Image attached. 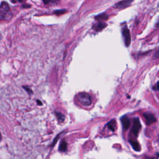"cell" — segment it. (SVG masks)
I'll return each instance as SVG.
<instances>
[{
	"instance_id": "1",
	"label": "cell",
	"mask_w": 159,
	"mask_h": 159,
	"mask_svg": "<svg viewBox=\"0 0 159 159\" xmlns=\"http://www.w3.org/2000/svg\"><path fill=\"white\" fill-rule=\"evenodd\" d=\"M78 99L80 103L85 106H90L92 103L91 96L87 93H80L78 96Z\"/></svg>"
},
{
	"instance_id": "2",
	"label": "cell",
	"mask_w": 159,
	"mask_h": 159,
	"mask_svg": "<svg viewBox=\"0 0 159 159\" xmlns=\"http://www.w3.org/2000/svg\"><path fill=\"white\" fill-rule=\"evenodd\" d=\"M141 122L139 119L138 117H135L134 119V124H133V126L132 128V130H131V132L132 134L135 136V137H137L139 131H140L141 129Z\"/></svg>"
},
{
	"instance_id": "3",
	"label": "cell",
	"mask_w": 159,
	"mask_h": 159,
	"mask_svg": "<svg viewBox=\"0 0 159 159\" xmlns=\"http://www.w3.org/2000/svg\"><path fill=\"white\" fill-rule=\"evenodd\" d=\"M122 33H123V35L124 39L125 45L126 47H129L131 44V37L130 31L126 26L123 27V30H122Z\"/></svg>"
},
{
	"instance_id": "4",
	"label": "cell",
	"mask_w": 159,
	"mask_h": 159,
	"mask_svg": "<svg viewBox=\"0 0 159 159\" xmlns=\"http://www.w3.org/2000/svg\"><path fill=\"white\" fill-rule=\"evenodd\" d=\"M144 117L145 118L146 123V124L147 126H150V125L152 124L153 123H154L157 121L156 117L151 113L147 112V113H144Z\"/></svg>"
},
{
	"instance_id": "5",
	"label": "cell",
	"mask_w": 159,
	"mask_h": 159,
	"mask_svg": "<svg viewBox=\"0 0 159 159\" xmlns=\"http://www.w3.org/2000/svg\"><path fill=\"white\" fill-rule=\"evenodd\" d=\"M121 121L122 123L123 129L125 131L128 130L129 128L131 125V121L129 119V117L127 116H124L121 118Z\"/></svg>"
},
{
	"instance_id": "6",
	"label": "cell",
	"mask_w": 159,
	"mask_h": 159,
	"mask_svg": "<svg viewBox=\"0 0 159 159\" xmlns=\"http://www.w3.org/2000/svg\"><path fill=\"white\" fill-rule=\"evenodd\" d=\"M134 0H123V1L118 3L116 5V7L117 8H124L129 6Z\"/></svg>"
},
{
	"instance_id": "7",
	"label": "cell",
	"mask_w": 159,
	"mask_h": 159,
	"mask_svg": "<svg viewBox=\"0 0 159 159\" xmlns=\"http://www.w3.org/2000/svg\"><path fill=\"white\" fill-rule=\"evenodd\" d=\"M9 6L8 5V4L6 2H3L2 3V6H1V11H2V17L6 14L9 11Z\"/></svg>"
},
{
	"instance_id": "8",
	"label": "cell",
	"mask_w": 159,
	"mask_h": 159,
	"mask_svg": "<svg viewBox=\"0 0 159 159\" xmlns=\"http://www.w3.org/2000/svg\"><path fill=\"white\" fill-rule=\"evenodd\" d=\"M129 142L131 145V146L132 147L133 149L135 151H137V152H139L141 150V146L140 144H139V143L135 141H132V140H130L129 141Z\"/></svg>"
},
{
	"instance_id": "9",
	"label": "cell",
	"mask_w": 159,
	"mask_h": 159,
	"mask_svg": "<svg viewBox=\"0 0 159 159\" xmlns=\"http://www.w3.org/2000/svg\"><path fill=\"white\" fill-rule=\"evenodd\" d=\"M107 126L108 127V129L109 130H111V131L114 132L116 129V121L114 119H113L109 123H108Z\"/></svg>"
},
{
	"instance_id": "10",
	"label": "cell",
	"mask_w": 159,
	"mask_h": 159,
	"mask_svg": "<svg viewBox=\"0 0 159 159\" xmlns=\"http://www.w3.org/2000/svg\"><path fill=\"white\" fill-rule=\"evenodd\" d=\"M67 149V144L65 141H63L59 146V150L61 152H65Z\"/></svg>"
},
{
	"instance_id": "11",
	"label": "cell",
	"mask_w": 159,
	"mask_h": 159,
	"mask_svg": "<svg viewBox=\"0 0 159 159\" xmlns=\"http://www.w3.org/2000/svg\"><path fill=\"white\" fill-rule=\"evenodd\" d=\"M106 26V24H105V23H104L100 22V23H99L96 25V26L95 27V29H96V31H102L103 29H104Z\"/></svg>"
},
{
	"instance_id": "12",
	"label": "cell",
	"mask_w": 159,
	"mask_h": 159,
	"mask_svg": "<svg viewBox=\"0 0 159 159\" xmlns=\"http://www.w3.org/2000/svg\"><path fill=\"white\" fill-rule=\"evenodd\" d=\"M56 116H57V117L58 119V120L59 122H63L64 121L65 119V116L61 113H58V112H56Z\"/></svg>"
},
{
	"instance_id": "13",
	"label": "cell",
	"mask_w": 159,
	"mask_h": 159,
	"mask_svg": "<svg viewBox=\"0 0 159 159\" xmlns=\"http://www.w3.org/2000/svg\"><path fill=\"white\" fill-rule=\"evenodd\" d=\"M108 19V16L106 14H102L96 17V19L98 21H101V20H106Z\"/></svg>"
},
{
	"instance_id": "14",
	"label": "cell",
	"mask_w": 159,
	"mask_h": 159,
	"mask_svg": "<svg viewBox=\"0 0 159 159\" xmlns=\"http://www.w3.org/2000/svg\"><path fill=\"white\" fill-rule=\"evenodd\" d=\"M152 88L154 91H159V82H158L157 84L154 87H153Z\"/></svg>"
},
{
	"instance_id": "15",
	"label": "cell",
	"mask_w": 159,
	"mask_h": 159,
	"mask_svg": "<svg viewBox=\"0 0 159 159\" xmlns=\"http://www.w3.org/2000/svg\"><path fill=\"white\" fill-rule=\"evenodd\" d=\"M23 88H24L28 93H32V91H31V90L30 88H28V87H24Z\"/></svg>"
},
{
	"instance_id": "16",
	"label": "cell",
	"mask_w": 159,
	"mask_h": 159,
	"mask_svg": "<svg viewBox=\"0 0 159 159\" xmlns=\"http://www.w3.org/2000/svg\"><path fill=\"white\" fill-rule=\"evenodd\" d=\"M52 1H53V0H43V2H44V3L45 4H48V3H49L50 2H52Z\"/></svg>"
},
{
	"instance_id": "17",
	"label": "cell",
	"mask_w": 159,
	"mask_h": 159,
	"mask_svg": "<svg viewBox=\"0 0 159 159\" xmlns=\"http://www.w3.org/2000/svg\"><path fill=\"white\" fill-rule=\"evenodd\" d=\"M154 57H155V58H159V49H158V50L155 53Z\"/></svg>"
},
{
	"instance_id": "18",
	"label": "cell",
	"mask_w": 159,
	"mask_h": 159,
	"mask_svg": "<svg viewBox=\"0 0 159 159\" xmlns=\"http://www.w3.org/2000/svg\"><path fill=\"white\" fill-rule=\"evenodd\" d=\"M155 27H156L157 28H159V19L157 20V23H155Z\"/></svg>"
},
{
	"instance_id": "19",
	"label": "cell",
	"mask_w": 159,
	"mask_h": 159,
	"mask_svg": "<svg viewBox=\"0 0 159 159\" xmlns=\"http://www.w3.org/2000/svg\"><path fill=\"white\" fill-rule=\"evenodd\" d=\"M37 103H38V105H43L41 101H39V100H37Z\"/></svg>"
},
{
	"instance_id": "20",
	"label": "cell",
	"mask_w": 159,
	"mask_h": 159,
	"mask_svg": "<svg viewBox=\"0 0 159 159\" xmlns=\"http://www.w3.org/2000/svg\"><path fill=\"white\" fill-rule=\"evenodd\" d=\"M18 1L20 2H23V0H18Z\"/></svg>"
}]
</instances>
